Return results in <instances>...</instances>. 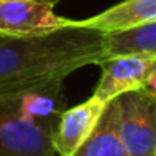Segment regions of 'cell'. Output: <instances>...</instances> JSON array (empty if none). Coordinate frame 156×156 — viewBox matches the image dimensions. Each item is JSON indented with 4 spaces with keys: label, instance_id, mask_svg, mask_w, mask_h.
Segmentation results:
<instances>
[{
    "label": "cell",
    "instance_id": "obj_1",
    "mask_svg": "<svg viewBox=\"0 0 156 156\" xmlns=\"http://www.w3.org/2000/svg\"><path fill=\"white\" fill-rule=\"evenodd\" d=\"M104 59V34L77 20L39 34H0V101L62 84L74 71Z\"/></svg>",
    "mask_w": 156,
    "mask_h": 156
},
{
    "label": "cell",
    "instance_id": "obj_2",
    "mask_svg": "<svg viewBox=\"0 0 156 156\" xmlns=\"http://www.w3.org/2000/svg\"><path fill=\"white\" fill-rule=\"evenodd\" d=\"M118 131L128 156H156V96L146 87L112 99Z\"/></svg>",
    "mask_w": 156,
    "mask_h": 156
},
{
    "label": "cell",
    "instance_id": "obj_3",
    "mask_svg": "<svg viewBox=\"0 0 156 156\" xmlns=\"http://www.w3.org/2000/svg\"><path fill=\"white\" fill-rule=\"evenodd\" d=\"M52 131L54 128L29 119L7 101H0V156H57Z\"/></svg>",
    "mask_w": 156,
    "mask_h": 156
},
{
    "label": "cell",
    "instance_id": "obj_4",
    "mask_svg": "<svg viewBox=\"0 0 156 156\" xmlns=\"http://www.w3.org/2000/svg\"><path fill=\"white\" fill-rule=\"evenodd\" d=\"M98 66L102 72L92 96L102 102H109L124 92L144 87L149 74L156 67V57L124 54L108 57Z\"/></svg>",
    "mask_w": 156,
    "mask_h": 156
},
{
    "label": "cell",
    "instance_id": "obj_5",
    "mask_svg": "<svg viewBox=\"0 0 156 156\" xmlns=\"http://www.w3.org/2000/svg\"><path fill=\"white\" fill-rule=\"evenodd\" d=\"M54 7L55 4L44 0H0V34H39L74 22V19L57 15Z\"/></svg>",
    "mask_w": 156,
    "mask_h": 156
},
{
    "label": "cell",
    "instance_id": "obj_6",
    "mask_svg": "<svg viewBox=\"0 0 156 156\" xmlns=\"http://www.w3.org/2000/svg\"><path fill=\"white\" fill-rule=\"evenodd\" d=\"M108 102L96 99L94 96L86 102L69 108L61 112L52 131V148L57 156H71L92 134L99 119L102 118Z\"/></svg>",
    "mask_w": 156,
    "mask_h": 156
},
{
    "label": "cell",
    "instance_id": "obj_7",
    "mask_svg": "<svg viewBox=\"0 0 156 156\" xmlns=\"http://www.w3.org/2000/svg\"><path fill=\"white\" fill-rule=\"evenodd\" d=\"M156 20V0H122L98 15L77 20V24L109 34L133 29Z\"/></svg>",
    "mask_w": 156,
    "mask_h": 156
},
{
    "label": "cell",
    "instance_id": "obj_8",
    "mask_svg": "<svg viewBox=\"0 0 156 156\" xmlns=\"http://www.w3.org/2000/svg\"><path fill=\"white\" fill-rule=\"evenodd\" d=\"M61 98L62 84H54L44 89L25 92L14 99H4V101H7L15 111L27 116L29 119H34L49 128H54L62 112Z\"/></svg>",
    "mask_w": 156,
    "mask_h": 156
},
{
    "label": "cell",
    "instance_id": "obj_9",
    "mask_svg": "<svg viewBox=\"0 0 156 156\" xmlns=\"http://www.w3.org/2000/svg\"><path fill=\"white\" fill-rule=\"evenodd\" d=\"M71 156H128L118 131V111L109 101L92 134Z\"/></svg>",
    "mask_w": 156,
    "mask_h": 156
},
{
    "label": "cell",
    "instance_id": "obj_10",
    "mask_svg": "<svg viewBox=\"0 0 156 156\" xmlns=\"http://www.w3.org/2000/svg\"><path fill=\"white\" fill-rule=\"evenodd\" d=\"M104 47L106 59L124 54L156 57V20L126 30L104 34Z\"/></svg>",
    "mask_w": 156,
    "mask_h": 156
},
{
    "label": "cell",
    "instance_id": "obj_11",
    "mask_svg": "<svg viewBox=\"0 0 156 156\" xmlns=\"http://www.w3.org/2000/svg\"><path fill=\"white\" fill-rule=\"evenodd\" d=\"M144 87L148 89V91L151 92V94H154V96H156V67L153 69V72L149 74V77H148V81H146Z\"/></svg>",
    "mask_w": 156,
    "mask_h": 156
},
{
    "label": "cell",
    "instance_id": "obj_12",
    "mask_svg": "<svg viewBox=\"0 0 156 156\" xmlns=\"http://www.w3.org/2000/svg\"><path fill=\"white\" fill-rule=\"evenodd\" d=\"M44 2H51V4H57L59 0H44Z\"/></svg>",
    "mask_w": 156,
    "mask_h": 156
}]
</instances>
